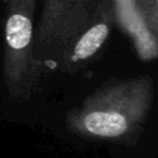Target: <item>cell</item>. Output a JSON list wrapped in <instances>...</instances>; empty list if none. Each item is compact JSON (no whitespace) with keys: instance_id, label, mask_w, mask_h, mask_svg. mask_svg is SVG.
Segmentation results:
<instances>
[{"instance_id":"obj_1","label":"cell","mask_w":158,"mask_h":158,"mask_svg":"<svg viewBox=\"0 0 158 158\" xmlns=\"http://www.w3.org/2000/svg\"><path fill=\"white\" fill-rule=\"evenodd\" d=\"M153 98L149 77L121 80L88 96L67 115L68 128L80 136L121 139L135 133L148 115Z\"/></svg>"},{"instance_id":"obj_2","label":"cell","mask_w":158,"mask_h":158,"mask_svg":"<svg viewBox=\"0 0 158 158\" xmlns=\"http://www.w3.org/2000/svg\"><path fill=\"white\" fill-rule=\"evenodd\" d=\"M0 95L5 104L25 101L35 91L42 65L35 57L37 0H4Z\"/></svg>"},{"instance_id":"obj_3","label":"cell","mask_w":158,"mask_h":158,"mask_svg":"<svg viewBox=\"0 0 158 158\" xmlns=\"http://www.w3.org/2000/svg\"><path fill=\"white\" fill-rule=\"evenodd\" d=\"M109 33L110 23L107 21H100L89 27L80 35V37H77L75 43L70 46L72 52L69 53V60L72 63H78L93 57L104 44Z\"/></svg>"},{"instance_id":"obj_4","label":"cell","mask_w":158,"mask_h":158,"mask_svg":"<svg viewBox=\"0 0 158 158\" xmlns=\"http://www.w3.org/2000/svg\"><path fill=\"white\" fill-rule=\"evenodd\" d=\"M156 1H157V5H158V0H156Z\"/></svg>"}]
</instances>
